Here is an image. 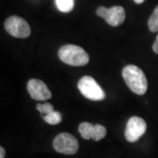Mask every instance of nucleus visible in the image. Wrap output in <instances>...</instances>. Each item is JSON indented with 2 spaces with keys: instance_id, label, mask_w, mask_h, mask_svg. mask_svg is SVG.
Returning <instances> with one entry per match:
<instances>
[{
  "instance_id": "11",
  "label": "nucleus",
  "mask_w": 158,
  "mask_h": 158,
  "mask_svg": "<svg viewBox=\"0 0 158 158\" xmlns=\"http://www.w3.org/2000/svg\"><path fill=\"white\" fill-rule=\"evenodd\" d=\"M148 26L152 33H156L158 31V6L155 8L151 16L148 19Z\"/></svg>"
},
{
  "instance_id": "15",
  "label": "nucleus",
  "mask_w": 158,
  "mask_h": 158,
  "mask_svg": "<svg viewBox=\"0 0 158 158\" xmlns=\"http://www.w3.org/2000/svg\"><path fill=\"white\" fill-rule=\"evenodd\" d=\"M153 51L156 53V54H158V34L156 36V39L155 40L154 44H153Z\"/></svg>"
},
{
  "instance_id": "2",
  "label": "nucleus",
  "mask_w": 158,
  "mask_h": 158,
  "mask_svg": "<svg viewBox=\"0 0 158 158\" xmlns=\"http://www.w3.org/2000/svg\"><path fill=\"white\" fill-rule=\"evenodd\" d=\"M58 56L62 62L71 66H85L90 60L89 55L84 48L72 44L62 46Z\"/></svg>"
},
{
  "instance_id": "7",
  "label": "nucleus",
  "mask_w": 158,
  "mask_h": 158,
  "mask_svg": "<svg viewBox=\"0 0 158 158\" xmlns=\"http://www.w3.org/2000/svg\"><path fill=\"white\" fill-rule=\"evenodd\" d=\"M147 130V123L143 118L134 116L128 119L126 130L125 137L129 142H135L145 134Z\"/></svg>"
},
{
  "instance_id": "5",
  "label": "nucleus",
  "mask_w": 158,
  "mask_h": 158,
  "mask_svg": "<svg viewBox=\"0 0 158 158\" xmlns=\"http://www.w3.org/2000/svg\"><path fill=\"white\" fill-rule=\"evenodd\" d=\"M55 150L65 155H74L77 152L79 144L76 137L68 133L59 134L53 142Z\"/></svg>"
},
{
  "instance_id": "6",
  "label": "nucleus",
  "mask_w": 158,
  "mask_h": 158,
  "mask_svg": "<svg viewBox=\"0 0 158 158\" xmlns=\"http://www.w3.org/2000/svg\"><path fill=\"white\" fill-rule=\"evenodd\" d=\"M97 14L112 27H118L124 22L126 12L122 6H116L111 8L100 6L97 9Z\"/></svg>"
},
{
  "instance_id": "13",
  "label": "nucleus",
  "mask_w": 158,
  "mask_h": 158,
  "mask_svg": "<svg viewBox=\"0 0 158 158\" xmlns=\"http://www.w3.org/2000/svg\"><path fill=\"white\" fill-rule=\"evenodd\" d=\"M106 135V128L102 125H95V131H94V135H93L92 140L98 141L102 140L103 138H105Z\"/></svg>"
},
{
  "instance_id": "3",
  "label": "nucleus",
  "mask_w": 158,
  "mask_h": 158,
  "mask_svg": "<svg viewBox=\"0 0 158 158\" xmlns=\"http://www.w3.org/2000/svg\"><path fill=\"white\" fill-rule=\"evenodd\" d=\"M77 87L82 95L93 101H100L105 99L106 93L96 80L90 76H85L79 80Z\"/></svg>"
},
{
  "instance_id": "9",
  "label": "nucleus",
  "mask_w": 158,
  "mask_h": 158,
  "mask_svg": "<svg viewBox=\"0 0 158 158\" xmlns=\"http://www.w3.org/2000/svg\"><path fill=\"white\" fill-rule=\"evenodd\" d=\"M78 131L81 136L85 140H90L93 138L94 131H95V125H92L89 122H83L79 125Z\"/></svg>"
},
{
  "instance_id": "10",
  "label": "nucleus",
  "mask_w": 158,
  "mask_h": 158,
  "mask_svg": "<svg viewBox=\"0 0 158 158\" xmlns=\"http://www.w3.org/2000/svg\"><path fill=\"white\" fill-rule=\"evenodd\" d=\"M58 10L62 12H69L73 10L74 0H56Z\"/></svg>"
},
{
  "instance_id": "1",
  "label": "nucleus",
  "mask_w": 158,
  "mask_h": 158,
  "mask_svg": "<svg viewBox=\"0 0 158 158\" xmlns=\"http://www.w3.org/2000/svg\"><path fill=\"white\" fill-rule=\"evenodd\" d=\"M122 77L130 90L137 95H144L148 90L147 77L135 65H127L122 70Z\"/></svg>"
},
{
  "instance_id": "12",
  "label": "nucleus",
  "mask_w": 158,
  "mask_h": 158,
  "mask_svg": "<svg viewBox=\"0 0 158 158\" xmlns=\"http://www.w3.org/2000/svg\"><path fill=\"white\" fill-rule=\"evenodd\" d=\"M42 118L48 124L57 125L62 121V114L59 112L54 111V112L43 116Z\"/></svg>"
},
{
  "instance_id": "4",
  "label": "nucleus",
  "mask_w": 158,
  "mask_h": 158,
  "mask_svg": "<svg viewBox=\"0 0 158 158\" xmlns=\"http://www.w3.org/2000/svg\"><path fill=\"white\" fill-rule=\"evenodd\" d=\"M5 28L12 37L25 39L31 34V27L23 18L11 16L5 21Z\"/></svg>"
},
{
  "instance_id": "8",
  "label": "nucleus",
  "mask_w": 158,
  "mask_h": 158,
  "mask_svg": "<svg viewBox=\"0 0 158 158\" xmlns=\"http://www.w3.org/2000/svg\"><path fill=\"white\" fill-rule=\"evenodd\" d=\"M27 91L31 98L37 101H44L52 98V93L45 83L39 79H31L27 83Z\"/></svg>"
},
{
  "instance_id": "17",
  "label": "nucleus",
  "mask_w": 158,
  "mask_h": 158,
  "mask_svg": "<svg viewBox=\"0 0 158 158\" xmlns=\"http://www.w3.org/2000/svg\"><path fill=\"white\" fill-rule=\"evenodd\" d=\"M135 1V3L137 4V5H140V4H142L145 0H134Z\"/></svg>"
},
{
  "instance_id": "14",
  "label": "nucleus",
  "mask_w": 158,
  "mask_h": 158,
  "mask_svg": "<svg viewBox=\"0 0 158 158\" xmlns=\"http://www.w3.org/2000/svg\"><path fill=\"white\" fill-rule=\"evenodd\" d=\"M36 109L39 111L40 113V114H41V116H42V117L55 111V110H54V106H53V105H51L50 103L38 104V105L36 106Z\"/></svg>"
},
{
  "instance_id": "16",
  "label": "nucleus",
  "mask_w": 158,
  "mask_h": 158,
  "mask_svg": "<svg viewBox=\"0 0 158 158\" xmlns=\"http://www.w3.org/2000/svg\"><path fill=\"white\" fill-rule=\"evenodd\" d=\"M6 156V150L3 147L0 146V158H5Z\"/></svg>"
}]
</instances>
